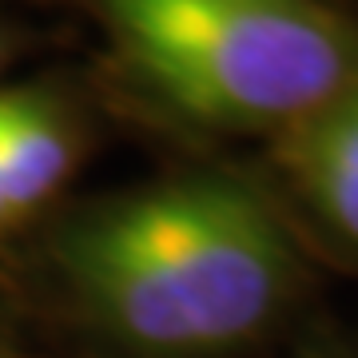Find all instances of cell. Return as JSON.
I'll use <instances>...</instances> for the list:
<instances>
[{"label":"cell","instance_id":"5","mask_svg":"<svg viewBox=\"0 0 358 358\" xmlns=\"http://www.w3.org/2000/svg\"><path fill=\"white\" fill-rule=\"evenodd\" d=\"M16 219H13V211H8V203H4V195H0V231L4 227H13Z\"/></svg>","mask_w":358,"mask_h":358},{"label":"cell","instance_id":"1","mask_svg":"<svg viewBox=\"0 0 358 358\" xmlns=\"http://www.w3.org/2000/svg\"><path fill=\"white\" fill-rule=\"evenodd\" d=\"M60 267L115 338L152 355H211L275 319L294 251L259 195L227 179H183L72 223Z\"/></svg>","mask_w":358,"mask_h":358},{"label":"cell","instance_id":"2","mask_svg":"<svg viewBox=\"0 0 358 358\" xmlns=\"http://www.w3.org/2000/svg\"><path fill=\"white\" fill-rule=\"evenodd\" d=\"M115 48L199 124L291 131L358 84V32L322 0H96Z\"/></svg>","mask_w":358,"mask_h":358},{"label":"cell","instance_id":"4","mask_svg":"<svg viewBox=\"0 0 358 358\" xmlns=\"http://www.w3.org/2000/svg\"><path fill=\"white\" fill-rule=\"evenodd\" d=\"M72 171V136L52 103L0 92V195L13 219L32 215Z\"/></svg>","mask_w":358,"mask_h":358},{"label":"cell","instance_id":"3","mask_svg":"<svg viewBox=\"0 0 358 358\" xmlns=\"http://www.w3.org/2000/svg\"><path fill=\"white\" fill-rule=\"evenodd\" d=\"M282 159L327 223L358 243V84L282 131Z\"/></svg>","mask_w":358,"mask_h":358}]
</instances>
